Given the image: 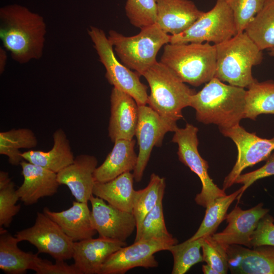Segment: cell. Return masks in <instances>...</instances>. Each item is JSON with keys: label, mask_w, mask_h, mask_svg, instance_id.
I'll return each instance as SVG.
<instances>
[{"label": "cell", "mask_w": 274, "mask_h": 274, "mask_svg": "<svg viewBox=\"0 0 274 274\" xmlns=\"http://www.w3.org/2000/svg\"><path fill=\"white\" fill-rule=\"evenodd\" d=\"M46 32L43 17L26 7L13 4L0 9V38L17 62L25 64L42 57Z\"/></svg>", "instance_id": "obj_1"}, {"label": "cell", "mask_w": 274, "mask_h": 274, "mask_svg": "<svg viewBox=\"0 0 274 274\" xmlns=\"http://www.w3.org/2000/svg\"><path fill=\"white\" fill-rule=\"evenodd\" d=\"M246 93L245 88L214 77L191 96L189 106L195 109L197 121L228 128L245 118Z\"/></svg>", "instance_id": "obj_2"}, {"label": "cell", "mask_w": 274, "mask_h": 274, "mask_svg": "<svg viewBox=\"0 0 274 274\" xmlns=\"http://www.w3.org/2000/svg\"><path fill=\"white\" fill-rule=\"evenodd\" d=\"M143 76L150 88L147 104L176 130L177 121L183 118V109L189 106L196 91L160 61L151 66Z\"/></svg>", "instance_id": "obj_3"}, {"label": "cell", "mask_w": 274, "mask_h": 274, "mask_svg": "<svg viewBox=\"0 0 274 274\" xmlns=\"http://www.w3.org/2000/svg\"><path fill=\"white\" fill-rule=\"evenodd\" d=\"M160 61L184 83L197 87L215 77L216 47L210 43H168Z\"/></svg>", "instance_id": "obj_4"}, {"label": "cell", "mask_w": 274, "mask_h": 274, "mask_svg": "<svg viewBox=\"0 0 274 274\" xmlns=\"http://www.w3.org/2000/svg\"><path fill=\"white\" fill-rule=\"evenodd\" d=\"M215 45V77L228 84L244 88H247L256 80L253 77L252 69L262 61V51L245 32Z\"/></svg>", "instance_id": "obj_5"}, {"label": "cell", "mask_w": 274, "mask_h": 274, "mask_svg": "<svg viewBox=\"0 0 274 274\" xmlns=\"http://www.w3.org/2000/svg\"><path fill=\"white\" fill-rule=\"evenodd\" d=\"M108 39L121 62L143 76L157 61V53L163 46L170 43V35L155 23L141 28L139 33L131 37L111 30Z\"/></svg>", "instance_id": "obj_6"}, {"label": "cell", "mask_w": 274, "mask_h": 274, "mask_svg": "<svg viewBox=\"0 0 274 274\" xmlns=\"http://www.w3.org/2000/svg\"><path fill=\"white\" fill-rule=\"evenodd\" d=\"M87 32L106 68L105 76L109 83L131 96L138 106L146 105L148 87L141 82L140 76L117 59L114 47L104 30L91 26Z\"/></svg>", "instance_id": "obj_7"}, {"label": "cell", "mask_w": 274, "mask_h": 274, "mask_svg": "<svg viewBox=\"0 0 274 274\" xmlns=\"http://www.w3.org/2000/svg\"><path fill=\"white\" fill-rule=\"evenodd\" d=\"M198 131L197 127L187 123L185 127H178L174 131L172 142L178 144L179 160L200 179L202 188L196 195L195 201L197 204L206 208L215 200L226 194L225 190L219 188L209 175L208 163L201 157L198 150Z\"/></svg>", "instance_id": "obj_8"}, {"label": "cell", "mask_w": 274, "mask_h": 274, "mask_svg": "<svg viewBox=\"0 0 274 274\" xmlns=\"http://www.w3.org/2000/svg\"><path fill=\"white\" fill-rule=\"evenodd\" d=\"M233 13L225 0H216L214 7L203 14L187 30L170 35V43H213L218 45L237 34Z\"/></svg>", "instance_id": "obj_9"}, {"label": "cell", "mask_w": 274, "mask_h": 274, "mask_svg": "<svg viewBox=\"0 0 274 274\" xmlns=\"http://www.w3.org/2000/svg\"><path fill=\"white\" fill-rule=\"evenodd\" d=\"M219 129L224 136L235 143L238 153L234 165L224 180L223 189L225 190L234 184L246 168L268 158L274 151V136L271 139L260 138L255 132L247 131L239 124Z\"/></svg>", "instance_id": "obj_10"}, {"label": "cell", "mask_w": 274, "mask_h": 274, "mask_svg": "<svg viewBox=\"0 0 274 274\" xmlns=\"http://www.w3.org/2000/svg\"><path fill=\"white\" fill-rule=\"evenodd\" d=\"M15 236L19 242L27 241L35 246L38 254H48L55 260L73 258L74 242L44 213L37 212L34 225L18 231Z\"/></svg>", "instance_id": "obj_11"}, {"label": "cell", "mask_w": 274, "mask_h": 274, "mask_svg": "<svg viewBox=\"0 0 274 274\" xmlns=\"http://www.w3.org/2000/svg\"><path fill=\"white\" fill-rule=\"evenodd\" d=\"M178 243L159 239L134 242L132 245L121 247L112 254L102 264L100 274H124L135 267H157L158 262L154 254L159 251L168 250Z\"/></svg>", "instance_id": "obj_12"}, {"label": "cell", "mask_w": 274, "mask_h": 274, "mask_svg": "<svg viewBox=\"0 0 274 274\" xmlns=\"http://www.w3.org/2000/svg\"><path fill=\"white\" fill-rule=\"evenodd\" d=\"M175 131L149 106H139V118L135 135L139 151L133 173L136 182L142 180L153 147L161 146L165 134L167 132Z\"/></svg>", "instance_id": "obj_13"}, {"label": "cell", "mask_w": 274, "mask_h": 274, "mask_svg": "<svg viewBox=\"0 0 274 274\" xmlns=\"http://www.w3.org/2000/svg\"><path fill=\"white\" fill-rule=\"evenodd\" d=\"M89 201L92 224L99 236L125 242L136 228L133 213L116 208L94 195Z\"/></svg>", "instance_id": "obj_14"}, {"label": "cell", "mask_w": 274, "mask_h": 274, "mask_svg": "<svg viewBox=\"0 0 274 274\" xmlns=\"http://www.w3.org/2000/svg\"><path fill=\"white\" fill-rule=\"evenodd\" d=\"M268 212L269 209L263 208L261 202L246 210L236 206L226 214V227L222 231L214 233L212 237L226 247L238 245L252 248V235L260 219Z\"/></svg>", "instance_id": "obj_15"}, {"label": "cell", "mask_w": 274, "mask_h": 274, "mask_svg": "<svg viewBox=\"0 0 274 274\" xmlns=\"http://www.w3.org/2000/svg\"><path fill=\"white\" fill-rule=\"evenodd\" d=\"M111 115L108 135L114 143L118 140H132L139 118V106L127 93L113 87L110 96Z\"/></svg>", "instance_id": "obj_16"}, {"label": "cell", "mask_w": 274, "mask_h": 274, "mask_svg": "<svg viewBox=\"0 0 274 274\" xmlns=\"http://www.w3.org/2000/svg\"><path fill=\"white\" fill-rule=\"evenodd\" d=\"M226 251L231 273L274 274V246L250 248L231 245Z\"/></svg>", "instance_id": "obj_17"}, {"label": "cell", "mask_w": 274, "mask_h": 274, "mask_svg": "<svg viewBox=\"0 0 274 274\" xmlns=\"http://www.w3.org/2000/svg\"><path fill=\"white\" fill-rule=\"evenodd\" d=\"M125 242L99 236L74 243V264L82 274H100L101 267L107 258L121 247Z\"/></svg>", "instance_id": "obj_18"}, {"label": "cell", "mask_w": 274, "mask_h": 274, "mask_svg": "<svg viewBox=\"0 0 274 274\" xmlns=\"http://www.w3.org/2000/svg\"><path fill=\"white\" fill-rule=\"evenodd\" d=\"M97 165L95 156L80 154L72 164L57 174V180L60 185L68 187L77 201L88 203L93 195V174Z\"/></svg>", "instance_id": "obj_19"}, {"label": "cell", "mask_w": 274, "mask_h": 274, "mask_svg": "<svg viewBox=\"0 0 274 274\" xmlns=\"http://www.w3.org/2000/svg\"><path fill=\"white\" fill-rule=\"evenodd\" d=\"M20 165L23 182L16 192L24 204H35L41 198L52 196L57 192L60 184L56 173L24 159Z\"/></svg>", "instance_id": "obj_20"}, {"label": "cell", "mask_w": 274, "mask_h": 274, "mask_svg": "<svg viewBox=\"0 0 274 274\" xmlns=\"http://www.w3.org/2000/svg\"><path fill=\"white\" fill-rule=\"evenodd\" d=\"M156 23L165 32L179 35L189 28L204 13L190 0H155Z\"/></svg>", "instance_id": "obj_21"}, {"label": "cell", "mask_w": 274, "mask_h": 274, "mask_svg": "<svg viewBox=\"0 0 274 274\" xmlns=\"http://www.w3.org/2000/svg\"><path fill=\"white\" fill-rule=\"evenodd\" d=\"M43 213L74 242L92 237L97 233L92 224L88 203L74 201L72 207L60 212L51 211L45 207Z\"/></svg>", "instance_id": "obj_22"}, {"label": "cell", "mask_w": 274, "mask_h": 274, "mask_svg": "<svg viewBox=\"0 0 274 274\" xmlns=\"http://www.w3.org/2000/svg\"><path fill=\"white\" fill-rule=\"evenodd\" d=\"M135 143L134 139L116 141L112 151L94 172L95 183H105L124 173L133 171L138 160Z\"/></svg>", "instance_id": "obj_23"}, {"label": "cell", "mask_w": 274, "mask_h": 274, "mask_svg": "<svg viewBox=\"0 0 274 274\" xmlns=\"http://www.w3.org/2000/svg\"><path fill=\"white\" fill-rule=\"evenodd\" d=\"M53 145L48 151L28 150L22 152L23 159L55 173L72 164L75 159L70 141L64 131L56 129L53 134Z\"/></svg>", "instance_id": "obj_24"}, {"label": "cell", "mask_w": 274, "mask_h": 274, "mask_svg": "<svg viewBox=\"0 0 274 274\" xmlns=\"http://www.w3.org/2000/svg\"><path fill=\"white\" fill-rule=\"evenodd\" d=\"M134 177L124 173L105 183H95L93 194L121 210L132 213Z\"/></svg>", "instance_id": "obj_25"}, {"label": "cell", "mask_w": 274, "mask_h": 274, "mask_svg": "<svg viewBox=\"0 0 274 274\" xmlns=\"http://www.w3.org/2000/svg\"><path fill=\"white\" fill-rule=\"evenodd\" d=\"M20 242L3 227L0 228V269L8 274H23L32 269L37 254L25 252L18 247Z\"/></svg>", "instance_id": "obj_26"}, {"label": "cell", "mask_w": 274, "mask_h": 274, "mask_svg": "<svg viewBox=\"0 0 274 274\" xmlns=\"http://www.w3.org/2000/svg\"><path fill=\"white\" fill-rule=\"evenodd\" d=\"M246 90L245 118L256 120L261 114L274 115V81L257 80Z\"/></svg>", "instance_id": "obj_27"}, {"label": "cell", "mask_w": 274, "mask_h": 274, "mask_svg": "<svg viewBox=\"0 0 274 274\" xmlns=\"http://www.w3.org/2000/svg\"><path fill=\"white\" fill-rule=\"evenodd\" d=\"M244 32L261 51L274 47V0H268Z\"/></svg>", "instance_id": "obj_28"}, {"label": "cell", "mask_w": 274, "mask_h": 274, "mask_svg": "<svg viewBox=\"0 0 274 274\" xmlns=\"http://www.w3.org/2000/svg\"><path fill=\"white\" fill-rule=\"evenodd\" d=\"M165 188V179L153 173L145 188L134 190L132 213L136 221V234L139 232L146 215L155 207L159 198L164 195Z\"/></svg>", "instance_id": "obj_29"}, {"label": "cell", "mask_w": 274, "mask_h": 274, "mask_svg": "<svg viewBox=\"0 0 274 274\" xmlns=\"http://www.w3.org/2000/svg\"><path fill=\"white\" fill-rule=\"evenodd\" d=\"M37 144L35 133L29 128H13L0 132V154L7 156L12 165H20L23 160L20 149H32Z\"/></svg>", "instance_id": "obj_30"}, {"label": "cell", "mask_w": 274, "mask_h": 274, "mask_svg": "<svg viewBox=\"0 0 274 274\" xmlns=\"http://www.w3.org/2000/svg\"><path fill=\"white\" fill-rule=\"evenodd\" d=\"M242 192L241 187L229 195L218 198L206 208L204 218L196 232L190 238L193 241L213 235L220 223L225 219L227 211Z\"/></svg>", "instance_id": "obj_31"}, {"label": "cell", "mask_w": 274, "mask_h": 274, "mask_svg": "<svg viewBox=\"0 0 274 274\" xmlns=\"http://www.w3.org/2000/svg\"><path fill=\"white\" fill-rule=\"evenodd\" d=\"M159 199L155 207L145 217L134 242L159 239L178 243V239L167 230L163 212L162 199Z\"/></svg>", "instance_id": "obj_32"}, {"label": "cell", "mask_w": 274, "mask_h": 274, "mask_svg": "<svg viewBox=\"0 0 274 274\" xmlns=\"http://www.w3.org/2000/svg\"><path fill=\"white\" fill-rule=\"evenodd\" d=\"M204 237L193 241L188 239L181 244L171 246L167 251L171 252L174 258L172 274H184L194 265L203 261L200 254Z\"/></svg>", "instance_id": "obj_33"}, {"label": "cell", "mask_w": 274, "mask_h": 274, "mask_svg": "<svg viewBox=\"0 0 274 274\" xmlns=\"http://www.w3.org/2000/svg\"><path fill=\"white\" fill-rule=\"evenodd\" d=\"M15 183L7 172H0V226L8 228L20 209Z\"/></svg>", "instance_id": "obj_34"}, {"label": "cell", "mask_w": 274, "mask_h": 274, "mask_svg": "<svg viewBox=\"0 0 274 274\" xmlns=\"http://www.w3.org/2000/svg\"><path fill=\"white\" fill-rule=\"evenodd\" d=\"M125 13L130 23L140 29L156 23L155 0H127Z\"/></svg>", "instance_id": "obj_35"}, {"label": "cell", "mask_w": 274, "mask_h": 274, "mask_svg": "<svg viewBox=\"0 0 274 274\" xmlns=\"http://www.w3.org/2000/svg\"><path fill=\"white\" fill-rule=\"evenodd\" d=\"M231 10L237 33L247 25L264 7L268 0H225Z\"/></svg>", "instance_id": "obj_36"}, {"label": "cell", "mask_w": 274, "mask_h": 274, "mask_svg": "<svg viewBox=\"0 0 274 274\" xmlns=\"http://www.w3.org/2000/svg\"><path fill=\"white\" fill-rule=\"evenodd\" d=\"M203 261L212 266L218 274H225L229 269L226 247L212 236L204 237L202 244Z\"/></svg>", "instance_id": "obj_37"}, {"label": "cell", "mask_w": 274, "mask_h": 274, "mask_svg": "<svg viewBox=\"0 0 274 274\" xmlns=\"http://www.w3.org/2000/svg\"><path fill=\"white\" fill-rule=\"evenodd\" d=\"M264 165L254 171L241 174L236 179L234 184H242L241 193L236 199H240L246 190L258 180L274 175V151L266 160Z\"/></svg>", "instance_id": "obj_38"}, {"label": "cell", "mask_w": 274, "mask_h": 274, "mask_svg": "<svg viewBox=\"0 0 274 274\" xmlns=\"http://www.w3.org/2000/svg\"><path fill=\"white\" fill-rule=\"evenodd\" d=\"M252 248L261 245L274 246V218L268 213L263 217L254 231Z\"/></svg>", "instance_id": "obj_39"}, {"label": "cell", "mask_w": 274, "mask_h": 274, "mask_svg": "<svg viewBox=\"0 0 274 274\" xmlns=\"http://www.w3.org/2000/svg\"><path fill=\"white\" fill-rule=\"evenodd\" d=\"M38 255L32 269L37 274H82L74 264L68 265L64 260H55V263L53 264L41 259Z\"/></svg>", "instance_id": "obj_40"}, {"label": "cell", "mask_w": 274, "mask_h": 274, "mask_svg": "<svg viewBox=\"0 0 274 274\" xmlns=\"http://www.w3.org/2000/svg\"><path fill=\"white\" fill-rule=\"evenodd\" d=\"M7 50L4 47H0V74L4 73L7 62Z\"/></svg>", "instance_id": "obj_41"}, {"label": "cell", "mask_w": 274, "mask_h": 274, "mask_svg": "<svg viewBox=\"0 0 274 274\" xmlns=\"http://www.w3.org/2000/svg\"><path fill=\"white\" fill-rule=\"evenodd\" d=\"M202 270L204 274H218L216 270L208 264L202 265Z\"/></svg>", "instance_id": "obj_42"}, {"label": "cell", "mask_w": 274, "mask_h": 274, "mask_svg": "<svg viewBox=\"0 0 274 274\" xmlns=\"http://www.w3.org/2000/svg\"><path fill=\"white\" fill-rule=\"evenodd\" d=\"M269 51L268 52L269 55L271 56H274V47L269 49Z\"/></svg>", "instance_id": "obj_43"}]
</instances>
